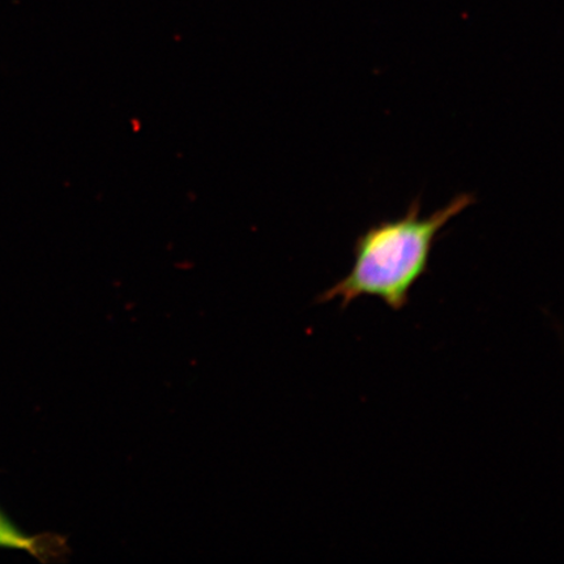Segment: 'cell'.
<instances>
[{
    "label": "cell",
    "instance_id": "obj_1",
    "mask_svg": "<svg viewBox=\"0 0 564 564\" xmlns=\"http://www.w3.org/2000/svg\"><path fill=\"white\" fill-rule=\"evenodd\" d=\"M475 202L474 194L464 193L433 215L422 217L421 200L415 199L403 217L372 225L356 239L355 263L347 276L322 293L317 302L338 300L345 308L358 299L373 297L401 312L413 286L429 271L436 237Z\"/></svg>",
    "mask_w": 564,
    "mask_h": 564
},
{
    "label": "cell",
    "instance_id": "obj_2",
    "mask_svg": "<svg viewBox=\"0 0 564 564\" xmlns=\"http://www.w3.org/2000/svg\"><path fill=\"white\" fill-rule=\"evenodd\" d=\"M54 539L44 544V539L34 540L26 538V535L18 531V529L13 527L10 523V521L3 517L2 513H0V546L23 549L26 550V552H30L34 555L42 554V556H44V554H53L51 552H47L45 547L66 545L63 544L62 539H59L56 542L54 541Z\"/></svg>",
    "mask_w": 564,
    "mask_h": 564
}]
</instances>
